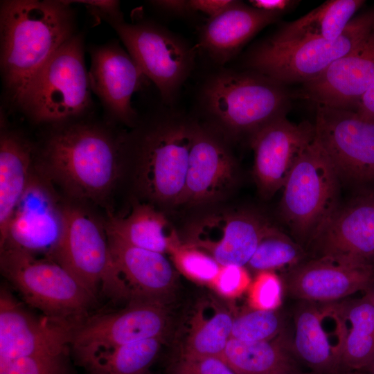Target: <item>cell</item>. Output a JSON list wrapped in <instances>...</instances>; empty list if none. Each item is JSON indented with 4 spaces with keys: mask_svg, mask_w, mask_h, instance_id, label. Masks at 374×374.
Segmentation results:
<instances>
[{
    "mask_svg": "<svg viewBox=\"0 0 374 374\" xmlns=\"http://www.w3.org/2000/svg\"><path fill=\"white\" fill-rule=\"evenodd\" d=\"M115 269L131 296L160 303L175 286V272L164 254L130 245L108 235Z\"/></svg>",
    "mask_w": 374,
    "mask_h": 374,
    "instance_id": "obj_23",
    "label": "cell"
},
{
    "mask_svg": "<svg viewBox=\"0 0 374 374\" xmlns=\"http://www.w3.org/2000/svg\"><path fill=\"white\" fill-rule=\"evenodd\" d=\"M251 282L250 275L244 266L229 265L221 266L211 285L220 295L233 299L249 289Z\"/></svg>",
    "mask_w": 374,
    "mask_h": 374,
    "instance_id": "obj_37",
    "label": "cell"
},
{
    "mask_svg": "<svg viewBox=\"0 0 374 374\" xmlns=\"http://www.w3.org/2000/svg\"><path fill=\"white\" fill-rule=\"evenodd\" d=\"M283 283L273 271L257 273L249 288L248 301L251 308L276 310L282 304Z\"/></svg>",
    "mask_w": 374,
    "mask_h": 374,
    "instance_id": "obj_36",
    "label": "cell"
},
{
    "mask_svg": "<svg viewBox=\"0 0 374 374\" xmlns=\"http://www.w3.org/2000/svg\"><path fill=\"white\" fill-rule=\"evenodd\" d=\"M163 337L127 343L78 360L89 374H148L160 350Z\"/></svg>",
    "mask_w": 374,
    "mask_h": 374,
    "instance_id": "obj_30",
    "label": "cell"
},
{
    "mask_svg": "<svg viewBox=\"0 0 374 374\" xmlns=\"http://www.w3.org/2000/svg\"><path fill=\"white\" fill-rule=\"evenodd\" d=\"M196 122L179 114L156 116L124 134L123 157L134 164L139 193L152 202L184 203Z\"/></svg>",
    "mask_w": 374,
    "mask_h": 374,
    "instance_id": "obj_3",
    "label": "cell"
},
{
    "mask_svg": "<svg viewBox=\"0 0 374 374\" xmlns=\"http://www.w3.org/2000/svg\"><path fill=\"white\" fill-rule=\"evenodd\" d=\"M340 305L345 326L341 366L366 368L374 360V304L364 296Z\"/></svg>",
    "mask_w": 374,
    "mask_h": 374,
    "instance_id": "obj_29",
    "label": "cell"
},
{
    "mask_svg": "<svg viewBox=\"0 0 374 374\" xmlns=\"http://www.w3.org/2000/svg\"><path fill=\"white\" fill-rule=\"evenodd\" d=\"M191 11L202 12L209 16V19L214 18L223 13L237 1L234 0H188Z\"/></svg>",
    "mask_w": 374,
    "mask_h": 374,
    "instance_id": "obj_39",
    "label": "cell"
},
{
    "mask_svg": "<svg viewBox=\"0 0 374 374\" xmlns=\"http://www.w3.org/2000/svg\"><path fill=\"white\" fill-rule=\"evenodd\" d=\"M364 3L362 0L326 1L299 19L282 26L267 39L274 42L336 39Z\"/></svg>",
    "mask_w": 374,
    "mask_h": 374,
    "instance_id": "obj_27",
    "label": "cell"
},
{
    "mask_svg": "<svg viewBox=\"0 0 374 374\" xmlns=\"http://www.w3.org/2000/svg\"><path fill=\"white\" fill-rule=\"evenodd\" d=\"M91 91L102 105L105 121L135 126L138 114L132 106L133 94L146 78L116 39L88 47Z\"/></svg>",
    "mask_w": 374,
    "mask_h": 374,
    "instance_id": "obj_12",
    "label": "cell"
},
{
    "mask_svg": "<svg viewBox=\"0 0 374 374\" xmlns=\"http://www.w3.org/2000/svg\"><path fill=\"white\" fill-rule=\"evenodd\" d=\"M365 297L374 304V283L366 290Z\"/></svg>",
    "mask_w": 374,
    "mask_h": 374,
    "instance_id": "obj_43",
    "label": "cell"
},
{
    "mask_svg": "<svg viewBox=\"0 0 374 374\" xmlns=\"http://www.w3.org/2000/svg\"><path fill=\"white\" fill-rule=\"evenodd\" d=\"M290 374H299V373H296L294 371V372H292V373H290Z\"/></svg>",
    "mask_w": 374,
    "mask_h": 374,
    "instance_id": "obj_46",
    "label": "cell"
},
{
    "mask_svg": "<svg viewBox=\"0 0 374 374\" xmlns=\"http://www.w3.org/2000/svg\"><path fill=\"white\" fill-rule=\"evenodd\" d=\"M91 91L84 37L76 33L33 78L17 107L37 124L68 122L91 112Z\"/></svg>",
    "mask_w": 374,
    "mask_h": 374,
    "instance_id": "obj_5",
    "label": "cell"
},
{
    "mask_svg": "<svg viewBox=\"0 0 374 374\" xmlns=\"http://www.w3.org/2000/svg\"><path fill=\"white\" fill-rule=\"evenodd\" d=\"M236 162L225 139L196 123L184 203L204 204L224 197L236 179Z\"/></svg>",
    "mask_w": 374,
    "mask_h": 374,
    "instance_id": "obj_20",
    "label": "cell"
},
{
    "mask_svg": "<svg viewBox=\"0 0 374 374\" xmlns=\"http://www.w3.org/2000/svg\"><path fill=\"white\" fill-rule=\"evenodd\" d=\"M66 355L0 358V374H68Z\"/></svg>",
    "mask_w": 374,
    "mask_h": 374,
    "instance_id": "obj_35",
    "label": "cell"
},
{
    "mask_svg": "<svg viewBox=\"0 0 374 374\" xmlns=\"http://www.w3.org/2000/svg\"><path fill=\"white\" fill-rule=\"evenodd\" d=\"M249 2L251 6L258 9L281 14L294 3L289 0H253Z\"/></svg>",
    "mask_w": 374,
    "mask_h": 374,
    "instance_id": "obj_42",
    "label": "cell"
},
{
    "mask_svg": "<svg viewBox=\"0 0 374 374\" xmlns=\"http://www.w3.org/2000/svg\"><path fill=\"white\" fill-rule=\"evenodd\" d=\"M62 229L53 257L94 296L101 289L116 299L130 296L112 260L105 221L85 203L61 201Z\"/></svg>",
    "mask_w": 374,
    "mask_h": 374,
    "instance_id": "obj_6",
    "label": "cell"
},
{
    "mask_svg": "<svg viewBox=\"0 0 374 374\" xmlns=\"http://www.w3.org/2000/svg\"><path fill=\"white\" fill-rule=\"evenodd\" d=\"M150 2L156 8L169 14L182 15L193 12L190 8L189 1L159 0Z\"/></svg>",
    "mask_w": 374,
    "mask_h": 374,
    "instance_id": "obj_40",
    "label": "cell"
},
{
    "mask_svg": "<svg viewBox=\"0 0 374 374\" xmlns=\"http://www.w3.org/2000/svg\"><path fill=\"white\" fill-rule=\"evenodd\" d=\"M317 256L374 260V197L339 206L312 241Z\"/></svg>",
    "mask_w": 374,
    "mask_h": 374,
    "instance_id": "obj_22",
    "label": "cell"
},
{
    "mask_svg": "<svg viewBox=\"0 0 374 374\" xmlns=\"http://www.w3.org/2000/svg\"><path fill=\"white\" fill-rule=\"evenodd\" d=\"M123 136L105 120L49 125L37 145L35 169L67 198L107 207L124 166Z\"/></svg>",
    "mask_w": 374,
    "mask_h": 374,
    "instance_id": "obj_1",
    "label": "cell"
},
{
    "mask_svg": "<svg viewBox=\"0 0 374 374\" xmlns=\"http://www.w3.org/2000/svg\"><path fill=\"white\" fill-rule=\"evenodd\" d=\"M176 374H236L222 359L217 357L198 359L183 358L178 364Z\"/></svg>",
    "mask_w": 374,
    "mask_h": 374,
    "instance_id": "obj_38",
    "label": "cell"
},
{
    "mask_svg": "<svg viewBox=\"0 0 374 374\" xmlns=\"http://www.w3.org/2000/svg\"><path fill=\"white\" fill-rule=\"evenodd\" d=\"M107 234L141 249L164 254L181 242L168 219L147 203L134 204L125 216L109 213L105 220Z\"/></svg>",
    "mask_w": 374,
    "mask_h": 374,
    "instance_id": "obj_26",
    "label": "cell"
},
{
    "mask_svg": "<svg viewBox=\"0 0 374 374\" xmlns=\"http://www.w3.org/2000/svg\"><path fill=\"white\" fill-rule=\"evenodd\" d=\"M75 33L74 10L66 1H1V71L12 105L18 107L33 78Z\"/></svg>",
    "mask_w": 374,
    "mask_h": 374,
    "instance_id": "obj_2",
    "label": "cell"
},
{
    "mask_svg": "<svg viewBox=\"0 0 374 374\" xmlns=\"http://www.w3.org/2000/svg\"><path fill=\"white\" fill-rule=\"evenodd\" d=\"M366 368L368 370L367 374H374V360Z\"/></svg>",
    "mask_w": 374,
    "mask_h": 374,
    "instance_id": "obj_44",
    "label": "cell"
},
{
    "mask_svg": "<svg viewBox=\"0 0 374 374\" xmlns=\"http://www.w3.org/2000/svg\"><path fill=\"white\" fill-rule=\"evenodd\" d=\"M374 31V9L353 18L334 40L307 39L274 42L267 39L253 46L244 58L247 70L285 85L316 78L332 63L366 40Z\"/></svg>",
    "mask_w": 374,
    "mask_h": 374,
    "instance_id": "obj_7",
    "label": "cell"
},
{
    "mask_svg": "<svg viewBox=\"0 0 374 374\" xmlns=\"http://www.w3.org/2000/svg\"><path fill=\"white\" fill-rule=\"evenodd\" d=\"M77 324L25 310L6 290L0 294V358L66 355Z\"/></svg>",
    "mask_w": 374,
    "mask_h": 374,
    "instance_id": "obj_16",
    "label": "cell"
},
{
    "mask_svg": "<svg viewBox=\"0 0 374 374\" xmlns=\"http://www.w3.org/2000/svg\"><path fill=\"white\" fill-rule=\"evenodd\" d=\"M373 82L374 31L320 75L303 83L302 96L317 106L355 112Z\"/></svg>",
    "mask_w": 374,
    "mask_h": 374,
    "instance_id": "obj_21",
    "label": "cell"
},
{
    "mask_svg": "<svg viewBox=\"0 0 374 374\" xmlns=\"http://www.w3.org/2000/svg\"><path fill=\"white\" fill-rule=\"evenodd\" d=\"M374 283L372 262L319 256L303 261L286 276L288 294L303 301L336 303Z\"/></svg>",
    "mask_w": 374,
    "mask_h": 374,
    "instance_id": "obj_15",
    "label": "cell"
},
{
    "mask_svg": "<svg viewBox=\"0 0 374 374\" xmlns=\"http://www.w3.org/2000/svg\"><path fill=\"white\" fill-rule=\"evenodd\" d=\"M100 19L114 28L144 75L155 84L163 100L171 103L193 70V48L152 21L129 23L123 15Z\"/></svg>",
    "mask_w": 374,
    "mask_h": 374,
    "instance_id": "obj_10",
    "label": "cell"
},
{
    "mask_svg": "<svg viewBox=\"0 0 374 374\" xmlns=\"http://www.w3.org/2000/svg\"><path fill=\"white\" fill-rule=\"evenodd\" d=\"M304 302L294 314L292 351L314 372L332 373L341 366L345 339L341 305Z\"/></svg>",
    "mask_w": 374,
    "mask_h": 374,
    "instance_id": "obj_18",
    "label": "cell"
},
{
    "mask_svg": "<svg viewBox=\"0 0 374 374\" xmlns=\"http://www.w3.org/2000/svg\"><path fill=\"white\" fill-rule=\"evenodd\" d=\"M62 229L61 201L36 169L11 219L4 242L34 255L53 256Z\"/></svg>",
    "mask_w": 374,
    "mask_h": 374,
    "instance_id": "obj_17",
    "label": "cell"
},
{
    "mask_svg": "<svg viewBox=\"0 0 374 374\" xmlns=\"http://www.w3.org/2000/svg\"><path fill=\"white\" fill-rule=\"evenodd\" d=\"M291 347L281 337L258 342L230 339L222 356L236 374H290Z\"/></svg>",
    "mask_w": 374,
    "mask_h": 374,
    "instance_id": "obj_28",
    "label": "cell"
},
{
    "mask_svg": "<svg viewBox=\"0 0 374 374\" xmlns=\"http://www.w3.org/2000/svg\"><path fill=\"white\" fill-rule=\"evenodd\" d=\"M233 318L229 312L220 310L197 323L186 341L183 358H222L231 339Z\"/></svg>",
    "mask_w": 374,
    "mask_h": 374,
    "instance_id": "obj_31",
    "label": "cell"
},
{
    "mask_svg": "<svg viewBox=\"0 0 374 374\" xmlns=\"http://www.w3.org/2000/svg\"><path fill=\"white\" fill-rule=\"evenodd\" d=\"M273 227L250 212L213 215L193 225L188 244L208 251L221 266H244Z\"/></svg>",
    "mask_w": 374,
    "mask_h": 374,
    "instance_id": "obj_19",
    "label": "cell"
},
{
    "mask_svg": "<svg viewBox=\"0 0 374 374\" xmlns=\"http://www.w3.org/2000/svg\"><path fill=\"white\" fill-rule=\"evenodd\" d=\"M3 275L31 306L51 318L78 324L95 296L55 260L38 258L24 249L1 247Z\"/></svg>",
    "mask_w": 374,
    "mask_h": 374,
    "instance_id": "obj_8",
    "label": "cell"
},
{
    "mask_svg": "<svg viewBox=\"0 0 374 374\" xmlns=\"http://www.w3.org/2000/svg\"><path fill=\"white\" fill-rule=\"evenodd\" d=\"M281 13L236 3L220 15L208 19L200 33V45L216 63L232 59L257 33L275 22Z\"/></svg>",
    "mask_w": 374,
    "mask_h": 374,
    "instance_id": "obj_25",
    "label": "cell"
},
{
    "mask_svg": "<svg viewBox=\"0 0 374 374\" xmlns=\"http://www.w3.org/2000/svg\"><path fill=\"white\" fill-rule=\"evenodd\" d=\"M283 85L258 72L222 69L211 75L199 94L200 109L222 136L249 137L286 116L291 96Z\"/></svg>",
    "mask_w": 374,
    "mask_h": 374,
    "instance_id": "obj_4",
    "label": "cell"
},
{
    "mask_svg": "<svg viewBox=\"0 0 374 374\" xmlns=\"http://www.w3.org/2000/svg\"><path fill=\"white\" fill-rule=\"evenodd\" d=\"M313 125L314 139L341 181L374 183V121L354 111L317 105Z\"/></svg>",
    "mask_w": 374,
    "mask_h": 374,
    "instance_id": "obj_11",
    "label": "cell"
},
{
    "mask_svg": "<svg viewBox=\"0 0 374 374\" xmlns=\"http://www.w3.org/2000/svg\"><path fill=\"white\" fill-rule=\"evenodd\" d=\"M37 145L19 131L10 129L1 114L0 244L35 170Z\"/></svg>",
    "mask_w": 374,
    "mask_h": 374,
    "instance_id": "obj_24",
    "label": "cell"
},
{
    "mask_svg": "<svg viewBox=\"0 0 374 374\" xmlns=\"http://www.w3.org/2000/svg\"><path fill=\"white\" fill-rule=\"evenodd\" d=\"M170 253L177 269L197 283L211 284L221 267L211 255L189 244L180 242Z\"/></svg>",
    "mask_w": 374,
    "mask_h": 374,
    "instance_id": "obj_34",
    "label": "cell"
},
{
    "mask_svg": "<svg viewBox=\"0 0 374 374\" xmlns=\"http://www.w3.org/2000/svg\"><path fill=\"white\" fill-rule=\"evenodd\" d=\"M340 181L314 138L293 165L280 202L282 217L300 242L311 243L339 206Z\"/></svg>",
    "mask_w": 374,
    "mask_h": 374,
    "instance_id": "obj_9",
    "label": "cell"
},
{
    "mask_svg": "<svg viewBox=\"0 0 374 374\" xmlns=\"http://www.w3.org/2000/svg\"><path fill=\"white\" fill-rule=\"evenodd\" d=\"M355 112L366 120L374 121V82L362 98Z\"/></svg>",
    "mask_w": 374,
    "mask_h": 374,
    "instance_id": "obj_41",
    "label": "cell"
},
{
    "mask_svg": "<svg viewBox=\"0 0 374 374\" xmlns=\"http://www.w3.org/2000/svg\"><path fill=\"white\" fill-rule=\"evenodd\" d=\"M283 321L276 310L251 308L233 318L231 339L244 342L269 341L282 332Z\"/></svg>",
    "mask_w": 374,
    "mask_h": 374,
    "instance_id": "obj_33",
    "label": "cell"
},
{
    "mask_svg": "<svg viewBox=\"0 0 374 374\" xmlns=\"http://www.w3.org/2000/svg\"><path fill=\"white\" fill-rule=\"evenodd\" d=\"M342 374H364V373H358V372H349V373H342ZM366 374H367V373H366Z\"/></svg>",
    "mask_w": 374,
    "mask_h": 374,
    "instance_id": "obj_45",
    "label": "cell"
},
{
    "mask_svg": "<svg viewBox=\"0 0 374 374\" xmlns=\"http://www.w3.org/2000/svg\"><path fill=\"white\" fill-rule=\"evenodd\" d=\"M314 138L313 124L292 123L286 116L271 121L249 137L254 153L253 175L264 197H272L283 187L298 157Z\"/></svg>",
    "mask_w": 374,
    "mask_h": 374,
    "instance_id": "obj_14",
    "label": "cell"
},
{
    "mask_svg": "<svg viewBox=\"0 0 374 374\" xmlns=\"http://www.w3.org/2000/svg\"><path fill=\"white\" fill-rule=\"evenodd\" d=\"M167 325V314L160 303L139 301L122 311L81 321L74 329L71 344L78 359L127 343L163 337Z\"/></svg>",
    "mask_w": 374,
    "mask_h": 374,
    "instance_id": "obj_13",
    "label": "cell"
},
{
    "mask_svg": "<svg viewBox=\"0 0 374 374\" xmlns=\"http://www.w3.org/2000/svg\"><path fill=\"white\" fill-rule=\"evenodd\" d=\"M305 256L299 243L273 227L258 244L247 266L257 273L285 267L292 269L302 262Z\"/></svg>",
    "mask_w": 374,
    "mask_h": 374,
    "instance_id": "obj_32",
    "label": "cell"
}]
</instances>
